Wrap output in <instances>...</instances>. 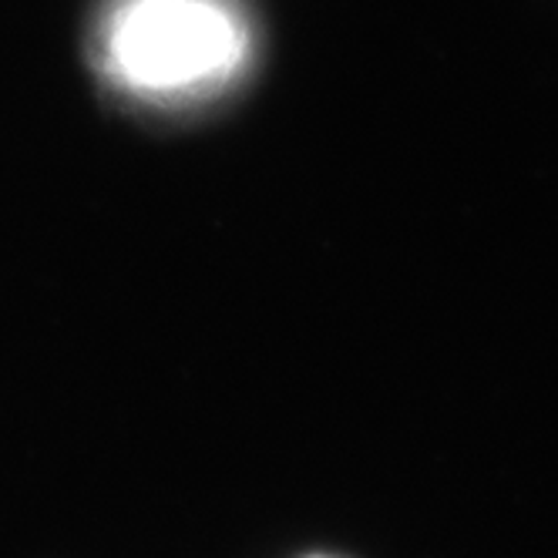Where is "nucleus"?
I'll return each instance as SVG.
<instances>
[{"mask_svg": "<svg viewBox=\"0 0 558 558\" xmlns=\"http://www.w3.org/2000/svg\"><path fill=\"white\" fill-rule=\"evenodd\" d=\"M256 58L243 0H105L95 68L145 108L182 111L232 92Z\"/></svg>", "mask_w": 558, "mask_h": 558, "instance_id": "obj_1", "label": "nucleus"}]
</instances>
